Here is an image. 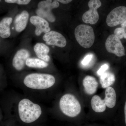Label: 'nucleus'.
<instances>
[{"mask_svg": "<svg viewBox=\"0 0 126 126\" xmlns=\"http://www.w3.org/2000/svg\"><path fill=\"white\" fill-rule=\"evenodd\" d=\"M29 14L26 11H24L16 16L15 20V29L18 32L23 31L25 29L28 23Z\"/></svg>", "mask_w": 126, "mask_h": 126, "instance_id": "ddd939ff", "label": "nucleus"}, {"mask_svg": "<svg viewBox=\"0 0 126 126\" xmlns=\"http://www.w3.org/2000/svg\"><path fill=\"white\" fill-rule=\"evenodd\" d=\"M30 53L27 50L21 49L16 53L12 60V65L18 71H20L24 67L26 62L30 58Z\"/></svg>", "mask_w": 126, "mask_h": 126, "instance_id": "9d476101", "label": "nucleus"}, {"mask_svg": "<svg viewBox=\"0 0 126 126\" xmlns=\"http://www.w3.org/2000/svg\"><path fill=\"white\" fill-rule=\"evenodd\" d=\"M83 84L85 93L89 95H92L96 92L98 85L96 79L90 76H87L84 78Z\"/></svg>", "mask_w": 126, "mask_h": 126, "instance_id": "f8f14e48", "label": "nucleus"}, {"mask_svg": "<svg viewBox=\"0 0 126 126\" xmlns=\"http://www.w3.org/2000/svg\"><path fill=\"white\" fill-rule=\"evenodd\" d=\"M34 49L39 59L47 63L50 61V57L48 55L49 48L47 45L43 43H37L34 46Z\"/></svg>", "mask_w": 126, "mask_h": 126, "instance_id": "4468645a", "label": "nucleus"}, {"mask_svg": "<svg viewBox=\"0 0 126 126\" xmlns=\"http://www.w3.org/2000/svg\"><path fill=\"white\" fill-rule=\"evenodd\" d=\"M75 36L79 44L85 48L91 47L95 39L92 27L87 25H80L77 26L75 30Z\"/></svg>", "mask_w": 126, "mask_h": 126, "instance_id": "20e7f679", "label": "nucleus"}, {"mask_svg": "<svg viewBox=\"0 0 126 126\" xmlns=\"http://www.w3.org/2000/svg\"><path fill=\"white\" fill-rule=\"evenodd\" d=\"M59 2L57 1L52 2V0H43L39 2L38 9L36 10L37 15L50 22L55 21V18L52 12V10L58 8L59 6Z\"/></svg>", "mask_w": 126, "mask_h": 126, "instance_id": "39448f33", "label": "nucleus"}, {"mask_svg": "<svg viewBox=\"0 0 126 126\" xmlns=\"http://www.w3.org/2000/svg\"><path fill=\"white\" fill-rule=\"evenodd\" d=\"M43 39L48 45L63 48L67 44V41L64 36L56 31H50L46 33L43 36Z\"/></svg>", "mask_w": 126, "mask_h": 126, "instance_id": "1a4fd4ad", "label": "nucleus"}, {"mask_svg": "<svg viewBox=\"0 0 126 126\" xmlns=\"http://www.w3.org/2000/svg\"><path fill=\"white\" fill-rule=\"evenodd\" d=\"M26 65L30 68L43 69L48 67V64L40 59L29 58L26 60Z\"/></svg>", "mask_w": 126, "mask_h": 126, "instance_id": "6ab92c4d", "label": "nucleus"}, {"mask_svg": "<svg viewBox=\"0 0 126 126\" xmlns=\"http://www.w3.org/2000/svg\"><path fill=\"white\" fill-rule=\"evenodd\" d=\"M53 0L61 2L63 4H67L72 2L73 0Z\"/></svg>", "mask_w": 126, "mask_h": 126, "instance_id": "b1692460", "label": "nucleus"}, {"mask_svg": "<svg viewBox=\"0 0 126 126\" xmlns=\"http://www.w3.org/2000/svg\"><path fill=\"white\" fill-rule=\"evenodd\" d=\"M18 110L21 120L26 123L35 121L40 117L42 113L40 106L27 98H24L20 101Z\"/></svg>", "mask_w": 126, "mask_h": 126, "instance_id": "f257e3e1", "label": "nucleus"}, {"mask_svg": "<svg viewBox=\"0 0 126 126\" xmlns=\"http://www.w3.org/2000/svg\"><path fill=\"white\" fill-rule=\"evenodd\" d=\"M7 3H16L20 5H27L29 4L31 0H5Z\"/></svg>", "mask_w": 126, "mask_h": 126, "instance_id": "4be33fe9", "label": "nucleus"}, {"mask_svg": "<svg viewBox=\"0 0 126 126\" xmlns=\"http://www.w3.org/2000/svg\"><path fill=\"white\" fill-rule=\"evenodd\" d=\"M30 21L36 27L35 34L37 36H39L42 33H46L50 31L49 24L47 20L39 16H31Z\"/></svg>", "mask_w": 126, "mask_h": 126, "instance_id": "9b49d317", "label": "nucleus"}, {"mask_svg": "<svg viewBox=\"0 0 126 126\" xmlns=\"http://www.w3.org/2000/svg\"><path fill=\"white\" fill-rule=\"evenodd\" d=\"M124 117H125V122L126 126V101L124 106Z\"/></svg>", "mask_w": 126, "mask_h": 126, "instance_id": "393cba45", "label": "nucleus"}, {"mask_svg": "<svg viewBox=\"0 0 126 126\" xmlns=\"http://www.w3.org/2000/svg\"><path fill=\"white\" fill-rule=\"evenodd\" d=\"M92 109L96 113L103 112L106 109V103L104 99H102L99 96L94 95L91 101Z\"/></svg>", "mask_w": 126, "mask_h": 126, "instance_id": "f3484780", "label": "nucleus"}, {"mask_svg": "<svg viewBox=\"0 0 126 126\" xmlns=\"http://www.w3.org/2000/svg\"><path fill=\"white\" fill-rule=\"evenodd\" d=\"M12 20L11 17H6L0 21V36L2 38H7L10 36V26Z\"/></svg>", "mask_w": 126, "mask_h": 126, "instance_id": "2eb2a0df", "label": "nucleus"}, {"mask_svg": "<svg viewBox=\"0 0 126 126\" xmlns=\"http://www.w3.org/2000/svg\"><path fill=\"white\" fill-rule=\"evenodd\" d=\"M95 61V57L93 54L89 53L81 61V67L84 68H88L93 66Z\"/></svg>", "mask_w": 126, "mask_h": 126, "instance_id": "aec40b11", "label": "nucleus"}, {"mask_svg": "<svg viewBox=\"0 0 126 126\" xmlns=\"http://www.w3.org/2000/svg\"><path fill=\"white\" fill-rule=\"evenodd\" d=\"M55 81V78L52 75L33 73L26 76L23 83L29 88L35 90H45L53 86Z\"/></svg>", "mask_w": 126, "mask_h": 126, "instance_id": "f03ea898", "label": "nucleus"}, {"mask_svg": "<svg viewBox=\"0 0 126 126\" xmlns=\"http://www.w3.org/2000/svg\"><path fill=\"white\" fill-rule=\"evenodd\" d=\"M88 5L89 9L83 14L82 19L84 23L94 24L99 19L97 10L101 6V1L100 0H89Z\"/></svg>", "mask_w": 126, "mask_h": 126, "instance_id": "423d86ee", "label": "nucleus"}, {"mask_svg": "<svg viewBox=\"0 0 126 126\" xmlns=\"http://www.w3.org/2000/svg\"><path fill=\"white\" fill-rule=\"evenodd\" d=\"M60 110L68 117H77L81 112V105L74 95L67 94L61 97L59 102Z\"/></svg>", "mask_w": 126, "mask_h": 126, "instance_id": "7ed1b4c3", "label": "nucleus"}, {"mask_svg": "<svg viewBox=\"0 0 126 126\" xmlns=\"http://www.w3.org/2000/svg\"><path fill=\"white\" fill-rule=\"evenodd\" d=\"M105 46L107 51L118 57L125 55V49L120 40L114 34L109 35L106 41Z\"/></svg>", "mask_w": 126, "mask_h": 126, "instance_id": "6e6552de", "label": "nucleus"}, {"mask_svg": "<svg viewBox=\"0 0 126 126\" xmlns=\"http://www.w3.org/2000/svg\"></svg>", "mask_w": 126, "mask_h": 126, "instance_id": "cd10ccee", "label": "nucleus"}, {"mask_svg": "<svg viewBox=\"0 0 126 126\" xmlns=\"http://www.w3.org/2000/svg\"><path fill=\"white\" fill-rule=\"evenodd\" d=\"M115 81V75L111 72H106L100 76V83L103 88L110 87L114 83Z\"/></svg>", "mask_w": 126, "mask_h": 126, "instance_id": "a211bd4d", "label": "nucleus"}, {"mask_svg": "<svg viewBox=\"0 0 126 126\" xmlns=\"http://www.w3.org/2000/svg\"><path fill=\"white\" fill-rule=\"evenodd\" d=\"M124 37L126 39V31H125V33L124 34Z\"/></svg>", "mask_w": 126, "mask_h": 126, "instance_id": "bb28decb", "label": "nucleus"}, {"mask_svg": "<svg viewBox=\"0 0 126 126\" xmlns=\"http://www.w3.org/2000/svg\"><path fill=\"white\" fill-rule=\"evenodd\" d=\"M125 33V31L124 28H117L114 31V35L119 39H122L124 37Z\"/></svg>", "mask_w": 126, "mask_h": 126, "instance_id": "412c9836", "label": "nucleus"}, {"mask_svg": "<svg viewBox=\"0 0 126 126\" xmlns=\"http://www.w3.org/2000/svg\"><path fill=\"white\" fill-rule=\"evenodd\" d=\"M109 68V65L108 64H105L101 66V67L98 70L97 74L99 76H100L107 72V70Z\"/></svg>", "mask_w": 126, "mask_h": 126, "instance_id": "5701e85b", "label": "nucleus"}, {"mask_svg": "<svg viewBox=\"0 0 126 126\" xmlns=\"http://www.w3.org/2000/svg\"><path fill=\"white\" fill-rule=\"evenodd\" d=\"M104 99L106 106L108 108H112L116 105V94L115 89L111 87L106 88Z\"/></svg>", "mask_w": 126, "mask_h": 126, "instance_id": "dca6fc26", "label": "nucleus"}, {"mask_svg": "<svg viewBox=\"0 0 126 126\" xmlns=\"http://www.w3.org/2000/svg\"><path fill=\"white\" fill-rule=\"evenodd\" d=\"M121 26L122 28H124V29L125 27H126V20L123 23H122L121 24Z\"/></svg>", "mask_w": 126, "mask_h": 126, "instance_id": "a878e982", "label": "nucleus"}, {"mask_svg": "<svg viewBox=\"0 0 126 126\" xmlns=\"http://www.w3.org/2000/svg\"><path fill=\"white\" fill-rule=\"evenodd\" d=\"M126 20V7L118 6L113 9L108 14L106 23L109 26L112 27L121 24Z\"/></svg>", "mask_w": 126, "mask_h": 126, "instance_id": "0eeeda50", "label": "nucleus"}]
</instances>
